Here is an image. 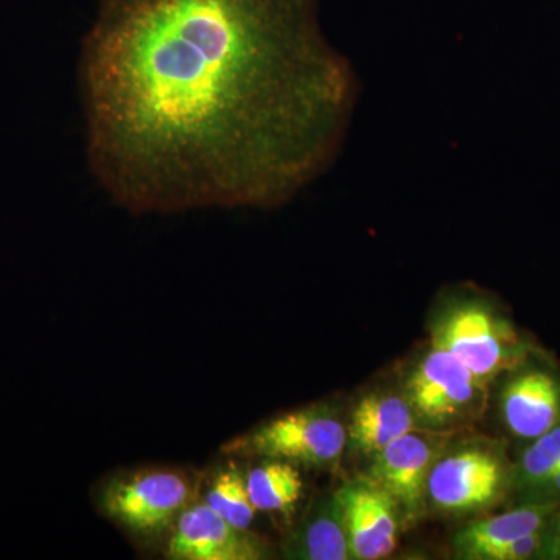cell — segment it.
<instances>
[{
  "label": "cell",
  "instance_id": "obj_1",
  "mask_svg": "<svg viewBox=\"0 0 560 560\" xmlns=\"http://www.w3.org/2000/svg\"><path fill=\"white\" fill-rule=\"evenodd\" d=\"M80 84L92 175L136 213L282 206L359 94L318 0H101Z\"/></svg>",
  "mask_w": 560,
  "mask_h": 560
},
{
  "label": "cell",
  "instance_id": "obj_2",
  "mask_svg": "<svg viewBox=\"0 0 560 560\" xmlns=\"http://www.w3.org/2000/svg\"><path fill=\"white\" fill-rule=\"evenodd\" d=\"M440 315L431 330V345L451 353L488 386L536 348L482 294L456 293Z\"/></svg>",
  "mask_w": 560,
  "mask_h": 560
},
{
  "label": "cell",
  "instance_id": "obj_3",
  "mask_svg": "<svg viewBox=\"0 0 560 560\" xmlns=\"http://www.w3.org/2000/svg\"><path fill=\"white\" fill-rule=\"evenodd\" d=\"M348 447V427L327 405L287 412L226 442L224 455L278 459L307 469H330Z\"/></svg>",
  "mask_w": 560,
  "mask_h": 560
},
{
  "label": "cell",
  "instance_id": "obj_4",
  "mask_svg": "<svg viewBox=\"0 0 560 560\" xmlns=\"http://www.w3.org/2000/svg\"><path fill=\"white\" fill-rule=\"evenodd\" d=\"M197 497L194 478L175 469H143L103 486L98 506L105 517L138 537L167 533Z\"/></svg>",
  "mask_w": 560,
  "mask_h": 560
},
{
  "label": "cell",
  "instance_id": "obj_5",
  "mask_svg": "<svg viewBox=\"0 0 560 560\" xmlns=\"http://www.w3.org/2000/svg\"><path fill=\"white\" fill-rule=\"evenodd\" d=\"M511 464L490 441L442 453L427 482V506L447 514L489 510L510 493Z\"/></svg>",
  "mask_w": 560,
  "mask_h": 560
},
{
  "label": "cell",
  "instance_id": "obj_6",
  "mask_svg": "<svg viewBox=\"0 0 560 560\" xmlns=\"http://www.w3.org/2000/svg\"><path fill=\"white\" fill-rule=\"evenodd\" d=\"M488 389L455 357L431 345L408 375L404 396L420 427L445 431L478 418Z\"/></svg>",
  "mask_w": 560,
  "mask_h": 560
},
{
  "label": "cell",
  "instance_id": "obj_7",
  "mask_svg": "<svg viewBox=\"0 0 560 560\" xmlns=\"http://www.w3.org/2000/svg\"><path fill=\"white\" fill-rule=\"evenodd\" d=\"M500 419L504 430L523 445L560 422V364L539 348L504 372Z\"/></svg>",
  "mask_w": 560,
  "mask_h": 560
},
{
  "label": "cell",
  "instance_id": "obj_8",
  "mask_svg": "<svg viewBox=\"0 0 560 560\" xmlns=\"http://www.w3.org/2000/svg\"><path fill=\"white\" fill-rule=\"evenodd\" d=\"M441 433L427 429L410 431L372 456L366 477L393 497L401 521L415 523L427 510L430 471L447 448V436Z\"/></svg>",
  "mask_w": 560,
  "mask_h": 560
},
{
  "label": "cell",
  "instance_id": "obj_9",
  "mask_svg": "<svg viewBox=\"0 0 560 560\" xmlns=\"http://www.w3.org/2000/svg\"><path fill=\"white\" fill-rule=\"evenodd\" d=\"M345 515L352 560L388 558L399 541L401 515L396 501L368 477L335 490Z\"/></svg>",
  "mask_w": 560,
  "mask_h": 560
},
{
  "label": "cell",
  "instance_id": "obj_10",
  "mask_svg": "<svg viewBox=\"0 0 560 560\" xmlns=\"http://www.w3.org/2000/svg\"><path fill=\"white\" fill-rule=\"evenodd\" d=\"M267 555L260 537L235 528L205 501H194L179 515L165 545V558L172 560H259Z\"/></svg>",
  "mask_w": 560,
  "mask_h": 560
},
{
  "label": "cell",
  "instance_id": "obj_11",
  "mask_svg": "<svg viewBox=\"0 0 560 560\" xmlns=\"http://www.w3.org/2000/svg\"><path fill=\"white\" fill-rule=\"evenodd\" d=\"M558 506L551 503L515 504L499 515L471 522L453 539L455 556L464 560H490L511 541L544 529Z\"/></svg>",
  "mask_w": 560,
  "mask_h": 560
},
{
  "label": "cell",
  "instance_id": "obj_12",
  "mask_svg": "<svg viewBox=\"0 0 560 560\" xmlns=\"http://www.w3.org/2000/svg\"><path fill=\"white\" fill-rule=\"evenodd\" d=\"M420 429L404 394L372 393L357 404L348 427V445L374 456L390 442Z\"/></svg>",
  "mask_w": 560,
  "mask_h": 560
},
{
  "label": "cell",
  "instance_id": "obj_13",
  "mask_svg": "<svg viewBox=\"0 0 560 560\" xmlns=\"http://www.w3.org/2000/svg\"><path fill=\"white\" fill-rule=\"evenodd\" d=\"M282 556L291 560H352L345 515L335 492L313 501L287 537Z\"/></svg>",
  "mask_w": 560,
  "mask_h": 560
},
{
  "label": "cell",
  "instance_id": "obj_14",
  "mask_svg": "<svg viewBox=\"0 0 560 560\" xmlns=\"http://www.w3.org/2000/svg\"><path fill=\"white\" fill-rule=\"evenodd\" d=\"M246 488L257 511L291 515L304 493V481L293 464L264 459L246 475Z\"/></svg>",
  "mask_w": 560,
  "mask_h": 560
},
{
  "label": "cell",
  "instance_id": "obj_15",
  "mask_svg": "<svg viewBox=\"0 0 560 560\" xmlns=\"http://www.w3.org/2000/svg\"><path fill=\"white\" fill-rule=\"evenodd\" d=\"M560 467V422L547 433L523 445L518 458L511 464L510 493L514 504L529 490L536 489Z\"/></svg>",
  "mask_w": 560,
  "mask_h": 560
},
{
  "label": "cell",
  "instance_id": "obj_16",
  "mask_svg": "<svg viewBox=\"0 0 560 560\" xmlns=\"http://www.w3.org/2000/svg\"><path fill=\"white\" fill-rule=\"evenodd\" d=\"M205 503L238 529L248 530L256 518L257 510L249 499L246 477L235 466L220 470L212 478Z\"/></svg>",
  "mask_w": 560,
  "mask_h": 560
},
{
  "label": "cell",
  "instance_id": "obj_17",
  "mask_svg": "<svg viewBox=\"0 0 560 560\" xmlns=\"http://www.w3.org/2000/svg\"><path fill=\"white\" fill-rule=\"evenodd\" d=\"M522 503H551L560 504V467L550 478H547L536 489L529 490L525 497L515 504Z\"/></svg>",
  "mask_w": 560,
  "mask_h": 560
},
{
  "label": "cell",
  "instance_id": "obj_18",
  "mask_svg": "<svg viewBox=\"0 0 560 560\" xmlns=\"http://www.w3.org/2000/svg\"><path fill=\"white\" fill-rule=\"evenodd\" d=\"M544 560H560V504L547 526Z\"/></svg>",
  "mask_w": 560,
  "mask_h": 560
}]
</instances>
